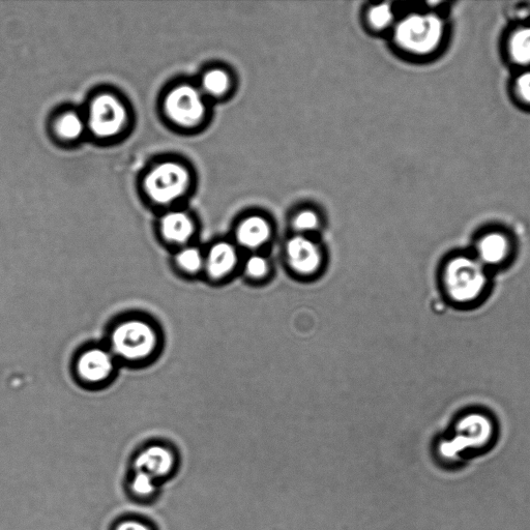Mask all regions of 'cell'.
<instances>
[{
	"instance_id": "obj_20",
	"label": "cell",
	"mask_w": 530,
	"mask_h": 530,
	"mask_svg": "<svg viewBox=\"0 0 530 530\" xmlns=\"http://www.w3.org/2000/svg\"><path fill=\"white\" fill-rule=\"evenodd\" d=\"M510 49L517 63H530V28L522 29L514 35Z\"/></svg>"
},
{
	"instance_id": "obj_13",
	"label": "cell",
	"mask_w": 530,
	"mask_h": 530,
	"mask_svg": "<svg viewBox=\"0 0 530 530\" xmlns=\"http://www.w3.org/2000/svg\"><path fill=\"white\" fill-rule=\"evenodd\" d=\"M509 240L502 233H489L478 244V260L483 265H495L505 262L510 255Z\"/></svg>"
},
{
	"instance_id": "obj_11",
	"label": "cell",
	"mask_w": 530,
	"mask_h": 530,
	"mask_svg": "<svg viewBox=\"0 0 530 530\" xmlns=\"http://www.w3.org/2000/svg\"><path fill=\"white\" fill-rule=\"evenodd\" d=\"M113 371V360L103 349L95 348L83 353L78 361L79 375L87 381L99 382L107 379Z\"/></svg>"
},
{
	"instance_id": "obj_12",
	"label": "cell",
	"mask_w": 530,
	"mask_h": 530,
	"mask_svg": "<svg viewBox=\"0 0 530 530\" xmlns=\"http://www.w3.org/2000/svg\"><path fill=\"white\" fill-rule=\"evenodd\" d=\"M163 237L175 244H186L195 233L193 219L184 212H170L161 221Z\"/></svg>"
},
{
	"instance_id": "obj_14",
	"label": "cell",
	"mask_w": 530,
	"mask_h": 530,
	"mask_svg": "<svg viewBox=\"0 0 530 530\" xmlns=\"http://www.w3.org/2000/svg\"><path fill=\"white\" fill-rule=\"evenodd\" d=\"M232 85V76L227 70L213 68L203 74L200 91L205 97L222 99L230 93Z\"/></svg>"
},
{
	"instance_id": "obj_10",
	"label": "cell",
	"mask_w": 530,
	"mask_h": 530,
	"mask_svg": "<svg viewBox=\"0 0 530 530\" xmlns=\"http://www.w3.org/2000/svg\"><path fill=\"white\" fill-rule=\"evenodd\" d=\"M175 466V455L170 449L163 446H152L144 449L135 461L136 471L150 476L157 482L168 478L173 473Z\"/></svg>"
},
{
	"instance_id": "obj_19",
	"label": "cell",
	"mask_w": 530,
	"mask_h": 530,
	"mask_svg": "<svg viewBox=\"0 0 530 530\" xmlns=\"http://www.w3.org/2000/svg\"><path fill=\"white\" fill-rule=\"evenodd\" d=\"M205 255L196 247H187L183 249L178 256L180 268L189 274H197L204 270Z\"/></svg>"
},
{
	"instance_id": "obj_18",
	"label": "cell",
	"mask_w": 530,
	"mask_h": 530,
	"mask_svg": "<svg viewBox=\"0 0 530 530\" xmlns=\"http://www.w3.org/2000/svg\"><path fill=\"white\" fill-rule=\"evenodd\" d=\"M86 122L75 112H67L56 121L55 132L64 140H77L85 130Z\"/></svg>"
},
{
	"instance_id": "obj_6",
	"label": "cell",
	"mask_w": 530,
	"mask_h": 530,
	"mask_svg": "<svg viewBox=\"0 0 530 530\" xmlns=\"http://www.w3.org/2000/svg\"><path fill=\"white\" fill-rule=\"evenodd\" d=\"M111 342L117 355L135 361L151 356L158 340L156 332L146 322L131 320L114 330Z\"/></svg>"
},
{
	"instance_id": "obj_3",
	"label": "cell",
	"mask_w": 530,
	"mask_h": 530,
	"mask_svg": "<svg viewBox=\"0 0 530 530\" xmlns=\"http://www.w3.org/2000/svg\"><path fill=\"white\" fill-rule=\"evenodd\" d=\"M190 182V172L183 164L163 162L147 173L144 188L153 201L168 204L181 198Z\"/></svg>"
},
{
	"instance_id": "obj_22",
	"label": "cell",
	"mask_w": 530,
	"mask_h": 530,
	"mask_svg": "<svg viewBox=\"0 0 530 530\" xmlns=\"http://www.w3.org/2000/svg\"><path fill=\"white\" fill-rule=\"evenodd\" d=\"M517 91L521 98L530 103V73L523 74L517 80Z\"/></svg>"
},
{
	"instance_id": "obj_16",
	"label": "cell",
	"mask_w": 530,
	"mask_h": 530,
	"mask_svg": "<svg viewBox=\"0 0 530 530\" xmlns=\"http://www.w3.org/2000/svg\"><path fill=\"white\" fill-rule=\"evenodd\" d=\"M322 225L323 221L319 212L313 208H308V206L297 210L290 218L293 234L313 237V234L321 230Z\"/></svg>"
},
{
	"instance_id": "obj_23",
	"label": "cell",
	"mask_w": 530,
	"mask_h": 530,
	"mask_svg": "<svg viewBox=\"0 0 530 530\" xmlns=\"http://www.w3.org/2000/svg\"><path fill=\"white\" fill-rule=\"evenodd\" d=\"M114 530H154L151 525L131 519L121 522Z\"/></svg>"
},
{
	"instance_id": "obj_4",
	"label": "cell",
	"mask_w": 530,
	"mask_h": 530,
	"mask_svg": "<svg viewBox=\"0 0 530 530\" xmlns=\"http://www.w3.org/2000/svg\"><path fill=\"white\" fill-rule=\"evenodd\" d=\"M284 260L294 276L311 279L325 268L326 254L313 237L292 234L284 246Z\"/></svg>"
},
{
	"instance_id": "obj_2",
	"label": "cell",
	"mask_w": 530,
	"mask_h": 530,
	"mask_svg": "<svg viewBox=\"0 0 530 530\" xmlns=\"http://www.w3.org/2000/svg\"><path fill=\"white\" fill-rule=\"evenodd\" d=\"M443 37V23L433 15L412 14L394 25V42L402 50L427 54Z\"/></svg>"
},
{
	"instance_id": "obj_1",
	"label": "cell",
	"mask_w": 530,
	"mask_h": 530,
	"mask_svg": "<svg viewBox=\"0 0 530 530\" xmlns=\"http://www.w3.org/2000/svg\"><path fill=\"white\" fill-rule=\"evenodd\" d=\"M443 283L447 296L456 304L474 303L483 294L487 276L478 259L458 256L448 261Z\"/></svg>"
},
{
	"instance_id": "obj_21",
	"label": "cell",
	"mask_w": 530,
	"mask_h": 530,
	"mask_svg": "<svg viewBox=\"0 0 530 530\" xmlns=\"http://www.w3.org/2000/svg\"><path fill=\"white\" fill-rule=\"evenodd\" d=\"M158 489V482L145 474L136 471V474L131 480L130 490L137 498L147 499L152 498Z\"/></svg>"
},
{
	"instance_id": "obj_9",
	"label": "cell",
	"mask_w": 530,
	"mask_h": 530,
	"mask_svg": "<svg viewBox=\"0 0 530 530\" xmlns=\"http://www.w3.org/2000/svg\"><path fill=\"white\" fill-rule=\"evenodd\" d=\"M242 260L241 250L237 245L220 241L205 254L203 271L212 281H224L241 269Z\"/></svg>"
},
{
	"instance_id": "obj_17",
	"label": "cell",
	"mask_w": 530,
	"mask_h": 530,
	"mask_svg": "<svg viewBox=\"0 0 530 530\" xmlns=\"http://www.w3.org/2000/svg\"><path fill=\"white\" fill-rule=\"evenodd\" d=\"M367 26L374 33H384L395 21L394 10L389 3L371 5L365 13Z\"/></svg>"
},
{
	"instance_id": "obj_7",
	"label": "cell",
	"mask_w": 530,
	"mask_h": 530,
	"mask_svg": "<svg viewBox=\"0 0 530 530\" xmlns=\"http://www.w3.org/2000/svg\"><path fill=\"white\" fill-rule=\"evenodd\" d=\"M128 121L125 105L110 94L97 96L88 108L86 127L98 138L109 139L119 135Z\"/></svg>"
},
{
	"instance_id": "obj_8",
	"label": "cell",
	"mask_w": 530,
	"mask_h": 530,
	"mask_svg": "<svg viewBox=\"0 0 530 530\" xmlns=\"http://www.w3.org/2000/svg\"><path fill=\"white\" fill-rule=\"evenodd\" d=\"M274 225L269 217L249 214L240 219L234 229V244L249 253L261 252L274 238Z\"/></svg>"
},
{
	"instance_id": "obj_15",
	"label": "cell",
	"mask_w": 530,
	"mask_h": 530,
	"mask_svg": "<svg viewBox=\"0 0 530 530\" xmlns=\"http://www.w3.org/2000/svg\"><path fill=\"white\" fill-rule=\"evenodd\" d=\"M241 269L247 280L252 283H264L273 274L272 260L262 252L249 253L242 260Z\"/></svg>"
},
{
	"instance_id": "obj_5",
	"label": "cell",
	"mask_w": 530,
	"mask_h": 530,
	"mask_svg": "<svg viewBox=\"0 0 530 530\" xmlns=\"http://www.w3.org/2000/svg\"><path fill=\"white\" fill-rule=\"evenodd\" d=\"M164 108L170 121L182 128L197 127L208 112L205 96L200 88L191 84L172 88L165 98Z\"/></svg>"
}]
</instances>
